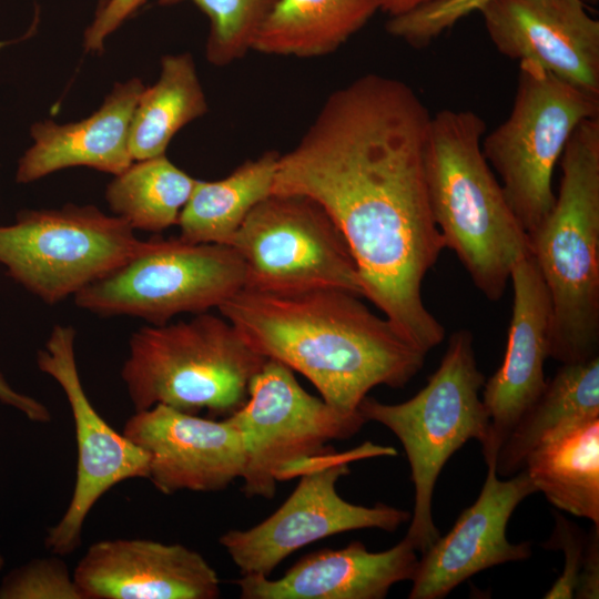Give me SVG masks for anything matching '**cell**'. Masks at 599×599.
Segmentation results:
<instances>
[{"instance_id":"cell-1","label":"cell","mask_w":599,"mask_h":599,"mask_svg":"<svg viewBox=\"0 0 599 599\" xmlns=\"http://www.w3.org/2000/svg\"><path fill=\"white\" fill-rule=\"evenodd\" d=\"M430 120L409 84L363 74L332 92L298 143L280 154L272 190L327 212L356 262L363 297L425 353L445 337L422 296L445 248L426 180Z\"/></svg>"},{"instance_id":"cell-2","label":"cell","mask_w":599,"mask_h":599,"mask_svg":"<svg viewBox=\"0 0 599 599\" xmlns=\"http://www.w3.org/2000/svg\"><path fill=\"white\" fill-rule=\"evenodd\" d=\"M359 298L341 288H243L219 311L255 352L301 373L327 404L355 415L374 387H404L427 355Z\"/></svg>"},{"instance_id":"cell-3","label":"cell","mask_w":599,"mask_h":599,"mask_svg":"<svg viewBox=\"0 0 599 599\" xmlns=\"http://www.w3.org/2000/svg\"><path fill=\"white\" fill-rule=\"evenodd\" d=\"M485 132L484 119L473 110L432 115L426 180L445 248L489 301H499L515 264L530 254V241L484 156Z\"/></svg>"},{"instance_id":"cell-4","label":"cell","mask_w":599,"mask_h":599,"mask_svg":"<svg viewBox=\"0 0 599 599\" xmlns=\"http://www.w3.org/2000/svg\"><path fill=\"white\" fill-rule=\"evenodd\" d=\"M560 166L555 203L528 235L551 303L550 357L569 364L599 348V116L575 129Z\"/></svg>"},{"instance_id":"cell-5","label":"cell","mask_w":599,"mask_h":599,"mask_svg":"<svg viewBox=\"0 0 599 599\" xmlns=\"http://www.w3.org/2000/svg\"><path fill=\"white\" fill-rule=\"evenodd\" d=\"M195 315L131 335L120 374L135 412L164 405L225 418L246 402L251 380L267 358L223 316Z\"/></svg>"},{"instance_id":"cell-6","label":"cell","mask_w":599,"mask_h":599,"mask_svg":"<svg viewBox=\"0 0 599 599\" xmlns=\"http://www.w3.org/2000/svg\"><path fill=\"white\" fill-rule=\"evenodd\" d=\"M485 376L478 369L473 334L453 333L438 368L412 398L385 404L365 397L359 413L387 427L402 443L415 489L407 538L423 554L439 537L433 519V497L448 459L468 440L484 446L491 438L490 419L479 396Z\"/></svg>"},{"instance_id":"cell-7","label":"cell","mask_w":599,"mask_h":599,"mask_svg":"<svg viewBox=\"0 0 599 599\" xmlns=\"http://www.w3.org/2000/svg\"><path fill=\"white\" fill-rule=\"evenodd\" d=\"M597 116L599 97L519 61L510 113L483 136L481 150L528 234L555 203L554 170L569 138L583 120Z\"/></svg>"},{"instance_id":"cell-8","label":"cell","mask_w":599,"mask_h":599,"mask_svg":"<svg viewBox=\"0 0 599 599\" xmlns=\"http://www.w3.org/2000/svg\"><path fill=\"white\" fill-rule=\"evenodd\" d=\"M121 217L93 205L27 210L0 226V263L47 304H57L108 276L145 246Z\"/></svg>"},{"instance_id":"cell-9","label":"cell","mask_w":599,"mask_h":599,"mask_svg":"<svg viewBox=\"0 0 599 599\" xmlns=\"http://www.w3.org/2000/svg\"><path fill=\"white\" fill-rule=\"evenodd\" d=\"M225 418L244 445L242 491L265 499L274 497L277 481L301 476L332 451L329 441L354 436L366 423L307 393L290 367L271 358L252 378L246 402Z\"/></svg>"},{"instance_id":"cell-10","label":"cell","mask_w":599,"mask_h":599,"mask_svg":"<svg viewBox=\"0 0 599 599\" xmlns=\"http://www.w3.org/2000/svg\"><path fill=\"white\" fill-rule=\"evenodd\" d=\"M244 287V265L225 244L151 238L144 248L74 297L100 316L128 315L162 325L182 313L220 307Z\"/></svg>"},{"instance_id":"cell-11","label":"cell","mask_w":599,"mask_h":599,"mask_svg":"<svg viewBox=\"0 0 599 599\" xmlns=\"http://www.w3.org/2000/svg\"><path fill=\"white\" fill-rule=\"evenodd\" d=\"M227 245L243 262L245 290L341 288L363 297L345 237L327 212L307 196L272 193L250 212Z\"/></svg>"},{"instance_id":"cell-12","label":"cell","mask_w":599,"mask_h":599,"mask_svg":"<svg viewBox=\"0 0 599 599\" xmlns=\"http://www.w3.org/2000/svg\"><path fill=\"white\" fill-rule=\"evenodd\" d=\"M395 455V448L370 441L348 451H333L301 475L296 488L271 516L252 528L224 532L220 545L241 575L270 577L290 555L325 537L366 528L395 531L410 520L409 511L382 502L352 504L336 489L351 461Z\"/></svg>"},{"instance_id":"cell-13","label":"cell","mask_w":599,"mask_h":599,"mask_svg":"<svg viewBox=\"0 0 599 599\" xmlns=\"http://www.w3.org/2000/svg\"><path fill=\"white\" fill-rule=\"evenodd\" d=\"M75 331L55 325L37 354V365L62 388L70 405L78 450L77 476L67 510L48 529L44 546L52 555L65 556L82 541L90 510L116 484L149 477L148 454L113 429L91 404L82 386L74 351Z\"/></svg>"},{"instance_id":"cell-14","label":"cell","mask_w":599,"mask_h":599,"mask_svg":"<svg viewBox=\"0 0 599 599\" xmlns=\"http://www.w3.org/2000/svg\"><path fill=\"white\" fill-rule=\"evenodd\" d=\"M487 464L485 483L476 501L457 518L453 528L422 554L412 579L409 599H441L479 571L528 559L531 544H512L506 536L517 506L537 493L525 469L509 479L496 470L498 447H481Z\"/></svg>"},{"instance_id":"cell-15","label":"cell","mask_w":599,"mask_h":599,"mask_svg":"<svg viewBox=\"0 0 599 599\" xmlns=\"http://www.w3.org/2000/svg\"><path fill=\"white\" fill-rule=\"evenodd\" d=\"M122 433L148 454V479L165 495L219 491L243 475V440L226 418L155 405L135 412Z\"/></svg>"},{"instance_id":"cell-16","label":"cell","mask_w":599,"mask_h":599,"mask_svg":"<svg viewBox=\"0 0 599 599\" xmlns=\"http://www.w3.org/2000/svg\"><path fill=\"white\" fill-rule=\"evenodd\" d=\"M479 12L498 52L599 97V21L582 0H495Z\"/></svg>"},{"instance_id":"cell-17","label":"cell","mask_w":599,"mask_h":599,"mask_svg":"<svg viewBox=\"0 0 599 599\" xmlns=\"http://www.w3.org/2000/svg\"><path fill=\"white\" fill-rule=\"evenodd\" d=\"M83 599H215L221 581L197 551L151 539L92 544L73 570Z\"/></svg>"},{"instance_id":"cell-18","label":"cell","mask_w":599,"mask_h":599,"mask_svg":"<svg viewBox=\"0 0 599 599\" xmlns=\"http://www.w3.org/2000/svg\"><path fill=\"white\" fill-rule=\"evenodd\" d=\"M510 281L514 298L505 357L485 380L481 397L498 448L544 392V365L550 357L551 303L531 254L515 264Z\"/></svg>"},{"instance_id":"cell-19","label":"cell","mask_w":599,"mask_h":599,"mask_svg":"<svg viewBox=\"0 0 599 599\" xmlns=\"http://www.w3.org/2000/svg\"><path fill=\"white\" fill-rule=\"evenodd\" d=\"M418 560L407 538L377 552L356 540L307 554L277 579L242 575L235 585L243 599H383L395 583L413 579Z\"/></svg>"},{"instance_id":"cell-20","label":"cell","mask_w":599,"mask_h":599,"mask_svg":"<svg viewBox=\"0 0 599 599\" xmlns=\"http://www.w3.org/2000/svg\"><path fill=\"white\" fill-rule=\"evenodd\" d=\"M144 88L133 78L115 84L89 118L67 124L51 120L34 123L30 130L33 144L19 161L16 181L30 183L71 166L122 173L133 163L130 124Z\"/></svg>"},{"instance_id":"cell-21","label":"cell","mask_w":599,"mask_h":599,"mask_svg":"<svg viewBox=\"0 0 599 599\" xmlns=\"http://www.w3.org/2000/svg\"><path fill=\"white\" fill-rule=\"evenodd\" d=\"M521 469L554 506L599 526V415L549 434Z\"/></svg>"},{"instance_id":"cell-22","label":"cell","mask_w":599,"mask_h":599,"mask_svg":"<svg viewBox=\"0 0 599 599\" xmlns=\"http://www.w3.org/2000/svg\"><path fill=\"white\" fill-rule=\"evenodd\" d=\"M380 10V0H276L252 50L270 55L317 58L343 45Z\"/></svg>"},{"instance_id":"cell-23","label":"cell","mask_w":599,"mask_h":599,"mask_svg":"<svg viewBox=\"0 0 599 599\" xmlns=\"http://www.w3.org/2000/svg\"><path fill=\"white\" fill-rule=\"evenodd\" d=\"M278 158L277 151L270 150L221 180H196L179 216V237L227 245L250 212L272 194Z\"/></svg>"},{"instance_id":"cell-24","label":"cell","mask_w":599,"mask_h":599,"mask_svg":"<svg viewBox=\"0 0 599 599\" xmlns=\"http://www.w3.org/2000/svg\"><path fill=\"white\" fill-rule=\"evenodd\" d=\"M599 415V356L562 364L544 392L520 416L497 453L498 476L521 470L527 455L568 423Z\"/></svg>"},{"instance_id":"cell-25","label":"cell","mask_w":599,"mask_h":599,"mask_svg":"<svg viewBox=\"0 0 599 599\" xmlns=\"http://www.w3.org/2000/svg\"><path fill=\"white\" fill-rule=\"evenodd\" d=\"M206 112L192 55H164L159 80L144 88L132 115L129 146L133 161L165 154L176 132Z\"/></svg>"},{"instance_id":"cell-26","label":"cell","mask_w":599,"mask_h":599,"mask_svg":"<svg viewBox=\"0 0 599 599\" xmlns=\"http://www.w3.org/2000/svg\"><path fill=\"white\" fill-rule=\"evenodd\" d=\"M105 191L112 212L133 230L160 233L177 224L196 179L165 154L132 163Z\"/></svg>"},{"instance_id":"cell-27","label":"cell","mask_w":599,"mask_h":599,"mask_svg":"<svg viewBox=\"0 0 599 599\" xmlns=\"http://www.w3.org/2000/svg\"><path fill=\"white\" fill-rule=\"evenodd\" d=\"M194 3L209 20L206 59L225 67L242 59L276 0H160L161 4Z\"/></svg>"},{"instance_id":"cell-28","label":"cell","mask_w":599,"mask_h":599,"mask_svg":"<svg viewBox=\"0 0 599 599\" xmlns=\"http://www.w3.org/2000/svg\"><path fill=\"white\" fill-rule=\"evenodd\" d=\"M495 0H439L397 17H390L386 31L420 49L429 45L464 18L479 12Z\"/></svg>"},{"instance_id":"cell-29","label":"cell","mask_w":599,"mask_h":599,"mask_svg":"<svg viewBox=\"0 0 599 599\" xmlns=\"http://www.w3.org/2000/svg\"><path fill=\"white\" fill-rule=\"evenodd\" d=\"M0 599H83L67 564L55 557L32 559L10 571Z\"/></svg>"},{"instance_id":"cell-30","label":"cell","mask_w":599,"mask_h":599,"mask_svg":"<svg viewBox=\"0 0 599 599\" xmlns=\"http://www.w3.org/2000/svg\"><path fill=\"white\" fill-rule=\"evenodd\" d=\"M556 527L548 541L549 547L559 548L565 554L564 571L549 591L546 599L573 598L582 564L586 536L565 517L556 515Z\"/></svg>"},{"instance_id":"cell-31","label":"cell","mask_w":599,"mask_h":599,"mask_svg":"<svg viewBox=\"0 0 599 599\" xmlns=\"http://www.w3.org/2000/svg\"><path fill=\"white\" fill-rule=\"evenodd\" d=\"M146 1L108 0L103 7L97 9L93 21L84 32V48L88 51H101L105 39Z\"/></svg>"},{"instance_id":"cell-32","label":"cell","mask_w":599,"mask_h":599,"mask_svg":"<svg viewBox=\"0 0 599 599\" xmlns=\"http://www.w3.org/2000/svg\"><path fill=\"white\" fill-rule=\"evenodd\" d=\"M573 597L599 598V526L593 525L590 534L586 536L582 564Z\"/></svg>"},{"instance_id":"cell-33","label":"cell","mask_w":599,"mask_h":599,"mask_svg":"<svg viewBox=\"0 0 599 599\" xmlns=\"http://www.w3.org/2000/svg\"><path fill=\"white\" fill-rule=\"evenodd\" d=\"M0 402L8 406H11L32 422L35 423H49L51 420V413L49 408L39 400L28 395L17 392L4 378L0 372Z\"/></svg>"},{"instance_id":"cell-34","label":"cell","mask_w":599,"mask_h":599,"mask_svg":"<svg viewBox=\"0 0 599 599\" xmlns=\"http://www.w3.org/2000/svg\"><path fill=\"white\" fill-rule=\"evenodd\" d=\"M436 1L439 0H380V10L397 17Z\"/></svg>"},{"instance_id":"cell-35","label":"cell","mask_w":599,"mask_h":599,"mask_svg":"<svg viewBox=\"0 0 599 599\" xmlns=\"http://www.w3.org/2000/svg\"><path fill=\"white\" fill-rule=\"evenodd\" d=\"M106 2L108 0H99L98 9L103 7Z\"/></svg>"},{"instance_id":"cell-36","label":"cell","mask_w":599,"mask_h":599,"mask_svg":"<svg viewBox=\"0 0 599 599\" xmlns=\"http://www.w3.org/2000/svg\"><path fill=\"white\" fill-rule=\"evenodd\" d=\"M3 562H4V561H3V558L0 556V569H1V567L3 566Z\"/></svg>"},{"instance_id":"cell-37","label":"cell","mask_w":599,"mask_h":599,"mask_svg":"<svg viewBox=\"0 0 599 599\" xmlns=\"http://www.w3.org/2000/svg\"><path fill=\"white\" fill-rule=\"evenodd\" d=\"M587 1H589V2H591L593 4L598 2V0H587Z\"/></svg>"}]
</instances>
